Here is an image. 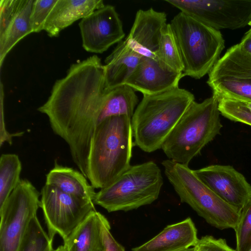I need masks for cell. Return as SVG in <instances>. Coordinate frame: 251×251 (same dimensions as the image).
Instances as JSON below:
<instances>
[{"instance_id":"cell-1","label":"cell","mask_w":251,"mask_h":251,"mask_svg":"<svg viewBox=\"0 0 251 251\" xmlns=\"http://www.w3.org/2000/svg\"><path fill=\"white\" fill-rule=\"evenodd\" d=\"M108 91L104 65L94 55L72 64L37 109L48 116L53 132L67 143L74 163L87 178L91 139Z\"/></svg>"},{"instance_id":"cell-2","label":"cell","mask_w":251,"mask_h":251,"mask_svg":"<svg viewBox=\"0 0 251 251\" xmlns=\"http://www.w3.org/2000/svg\"><path fill=\"white\" fill-rule=\"evenodd\" d=\"M133 131L126 116L108 118L97 126L91 139L87 179L95 189L109 185L131 166Z\"/></svg>"},{"instance_id":"cell-3","label":"cell","mask_w":251,"mask_h":251,"mask_svg":"<svg viewBox=\"0 0 251 251\" xmlns=\"http://www.w3.org/2000/svg\"><path fill=\"white\" fill-rule=\"evenodd\" d=\"M194 100L192 93L179 87L143 95L131 118L134 145L147 152L161 149Z\"/></svg>"},{"instance_id":"cell-4","label":"cell","mask_w":251,"mask_h":251,"mask_svg":"<svg viewBox=\"0 0 251 251\" xmlns=\"http://www.w3.org/2000/svg\"><path fill=\"white\" fill-rule=\"evenodd\" d=\"M219 100L214 96L188 107L162 145L168 159L188 165L218 134L223 126Z\"/></svg>"},{"instance_id":"cell-5","label":"cell","mask_w":251,"mask_h":251,"mask_svg":"<svg viewBox=\"0 0 251 251\" xmlns=\"http://www.w3.org/2000/svg\"><path fill=\"white\" fill-rule=\"evenodd\" d=\"M162 165L181 202L187 203L207 223L219 229H234L241 211L225 202L204 184L188 166L169 159Z\"/></svg>"},{"instance_id":"cell-6","label":"cell","mask_w":251,"mask_h":251,"mask_svg":"<svg viewBox=\"0 0 251 251\" xmlns=\"http://www.w3.org/2000/svg\"><path fill=\"white\" fill-rule=\"evenodd\" d=\"M169 24L183 64V77L200 79L209 74L225 48L220 31L181 12Z\"/></svg>"},{"instance_id":"cell-7","label":"cell","mask_w":251,"mask_h":251,"mask_svg":"<svg viewBox=\"0 0 251 251\" xmlns=\"http://www.w3.org/2000/svg\"><path fill=\"white\" fill-rule=\"evenodd\" d=\"M163 184L160 169L154 162L148 161L130 166L97 192L93 202L108 212L132 210L155 201Z\"/></svg>"},{"instance_id":"cell-8","label":"cell","mask_w":251,"mask_h":251,"mask_svg":"<svg viewBox=\"0 0 251 251\" xmlns=\"http://www.w3.org/2000/svg\"><path fill=\"white\" fill-rule=\"evenodd\" d=\"M41 193L21 179L0 208V251H18L32 218L40 207Z\"/></svg>"},{"instance_id":"cell-9","label":"cell","mask_w":251,"mask_h":251,"mask_svg":"<svg viewBox=\"0 0 251 251\" xmlns=\"http://www.w3.org/2000/svg\"><path fill=\"white\" fill-rule=\"evenodd\" d=\"M208 74L207 83L218 100L251 102V54L239 43L228 49Z\"/></svg>"},{"instance_id":"cell-10","label":"cell","mask_w":251,"mask_h":251,"mask_svg":"<svg viewBox=\"0 0 251 251\" xmlns=\"http://www.w3.org/2000/svg\"><path fill=\"white\" fill-rule=\"evenodd\" d=\"M40 207L48 229L53 239L59 234L64 240L93 210V202L64 193L55 187L45 184L41 191Z\"/></svg>"},{"instance_id":"cell-11","label":"cell","mask_w":251,"mask_h":251,"mask_svg":"<svg viewBox=\"0 0 251 251\" xmlns=\"http://www.w3.org/2000/svg\"><path fill=\"white\" fill-rule=\"evenodd\" d=\"M196 20L216 29L251 25V0H166Z\"/></svg>"},{"instance_id":"cell-12","label":"cell","mask_w":251,"mask_h":251,"mask_svg":"<svg viewBox=\"0 0 251 251\" xmlns=\"http://www.w3.org/2000/svg\"><path fill=\"white\" fill-rule=\"evenodd\" d=\"M78 25L82 47L89 52L102 53L125 35L119 16L111 5L95 10L81 19Z\"/></svg>"},{"instance_id":"cell-13","label":"cell","mask_w":251,"mask_h":251,"mask_svg":"<svg viewBox=\"0 0 251 251\" xmlns=\"http://www.w3.org/2000/svg\"><path fill=\"white\" fill-rule=\"evenodd\" d=\"M194 172L218 197L241 211L251 201V185L232 166L212 165Z\"/></svg>"},{"instance_id":"cell-14","label":"cell","mask_w":251,"mask_h":251,"mask_svg":"<svg viewBox=\"0 0 251 251\" xmlns=\"http://www.w3.org/2000/svg\"><path fill=\"white\" fill-rule=\"evenodd\" d=\"M34 0L0 1V66L13 47L32 33L30 18Z\"/></svg>"},{"instance_id":"cell-15","label":"cell","mask_w":251,"mask_h":251,"mask_svg":"<svg viewBox=\"0 0 251 251\" xmlns=\"http://www.w3.org/2000/svg\"><path fill=\"white\" fill-rule=\"evenodd\" d=\"M164 12L139 10L133 25L125 39L127 45L142 56L156 58V53L162 30L167 23Z\"/></svg>"},{"instance_id":"cell-16","label":"cell","mask_w":251,"mask_h":251,"mask_svg":"<svg viewBox=\"0 0 251 251\" xmlns=\"http://www.w3.org/2000/svg\"><path fill=\"white\" fill-rule=\"evenodd\" d=\"M182 73L164 67L155 58L142 56L127 85L143 95L158 94L178 87Z\"/></svg>"},{"instance_id":"cell-17","label":"cell","mask_w":251,"mask_h":251,"mask_svg":"<svg viewBox=\"0 0 251 251\" xmlns=\"http://www.w3.org/2000/svg\"><path fill=\"white\" fill-rule=\"evenodd\" d=\"M199 239L191 218L166 226L154 237L132 251H181L194 247Z\"/></svg>"},{"instance_id":"cell-18","label":"cell","mask_w":251,"mask_h":251,"mask_svg":"<svg viewBox=\"0 0 251 251\" xmlns=\"http://www.w3.org/2000/svg\"><path fill=\"white\" fill-rule=\"evenodd\" d=\"M109 225L103 215L92 211L63 240L65 251H104V230Z\"/></svg>"},{"instance_id":"cell-19","label":"cell","mask_w":251,"mask_h":251,"mask_svg":"<svg viewBox=\"0 0 251 251\" xmlns=\"http://www.w3.org/2000/svg\"><path fill=\"white\" fill-rule=\"evenodd\" d=\"M104 5L102 0H57L46 20L44 30L50 37H57L75 22Z\"/></svg>"},{"instance_id":"cell-20","label":"cell","mask_w":251,"mask_h":251,"mask_svg":"<svg viewBox=\"0 0 251 251\" xmlns=\"http://www.w3.org/2000/svg\"><path fill=\"white\" fill-rule=\"evenodd\" d=\"M142 57L127 45L125 40L118 43L104 61L106 88L112 89L126 85Z\"/></svg>"},{"instance_id":"cell-21","label":"cell","mask_w":251,"mask_h":251,"mask_svg":"<svg viewBox=\"0 0 251 251\" xmlns=\"http://www.w3.org/2000/svg\"><path fill=\"white\" fill-rule=\"evenodd\" d=\"M45 184L91 202H93L96 194L95 188L80 171L59 165L56 161L53 168L46 175Z\"/></svg>"},{"instance_id":"cell-22","label":"cell","mask_w":251,"mask_h":251,"mask_svg":"<svg viewBox=\"0 0 251 251\" xmlns=\"http://www.w3.org/2000/svg\"><path fill=\"white\" fill-rule=\"evenodd\" d=\"M138 102L135 90L127 85L109 89L97 126L113 116H126L131 119Z\"/></svg>"},{"instance_id":"cell-23","label":"cell","mask_w":251,"mask_h":251,"mask_svg":"<svg viewBox=\"0 0 251 251\" xmlns=\"http://www.w3.org/2000/svg\"><path fill=\"white\" fill-rule=\"evenodd\" d=\"M22 164L18 155L2 154L0 158V208L21 179Z\"/></svg>"},{"instance_id":"cell-24","label":"cell","mask_w":251,"mask_h":251,"mask_svg":"<svg viewBox=\"0 0 251 251\" xmlns=\"http://www.w3.org/2000/svg\"><path fill=\"white\" fill-rule=\"evenodd\" d=\"M156 56L164 67L172 71L183 72V64L170 24H167L162 30Z\"/></svg>"},{"instance_id":"cell-25","label":"cell","mask_w":251,"mask_h":251,"mask_svg":"<svg viewBox=\"0 0 251 251\" xmlns=\"http://www.w3.org/2000/svg\"><path fill=\"white\" fill-rule=\"evenodd\" d=\"M52 241L36 215L29 223L18 251H54Z\"/></svg>"},{"instance_id":"cell-26","label":"cell","mask_w":251,"mask_h":251,"mask_svg":"<svg viewBox=\"0 0 251 251\" xmlns=\"http://www.w3.org/2000/svg\"><path fill=\"white\" fill-rule=\"evenodd\" d=\"M220 113L226 118L251 126V102L223 99L219 101Z\"/></svg>"},{"instance_id":"cell-27","label":"cell","mask_w":251,"mask_h":251,"mask_svg":"<svg viewBox=\"0 0 251 251\" xmlns=\"http://www.w3.org/2000/svg\"><path fill=\"white\" fill-rule=\"evenodd\" d=\"M236 238V251H249L251 247V201L242 209L234 229Z\"/></svg>"},{"instance_id":"cell-28","label":"cell","mask_w":251,"mask_h":251,"mask_svg":"<svg viewBox=\"0 0 251 251\" xmlns=\"http://www.w3.org/2000/svg\"><path fill=\"white\" fill-rule=\"evenodd\" d=\"M57 0H34L30 18L33 32L44 30L46 20Z\"/></svg>"},{"instance_id":"cell-29","label":"cell","mask_w":251,"mask_h":251,"mask_svg":"<svg viewBox=\"0 0 251 251\" xmlns=\"http://www.w3.org/2000/svg\"><path fill=\"white\" fill-rule=\"evenodd\" d=\"M2 84H0V145L2 146V144L6 142L9 145L12 144V138L16 136H21L23 134V132H20L14 133H9L6 129L3 108V92L2 89Z\"/></svg>"},{"instance_id":"cell-30","label":"cell","mask_w":251,"mask_h":251,"mask_svg":"<svg viewBox=\"0 0 251 251\" xmlns=\"http://www.w3.org/2000/svg\"><path fill=\"white\" fill-rule=\"evenodd\" d=\"M110 230V225H109L105 227L104 230V251H125L124 247L113 237Z\"/></svg>"},{"instance_id":"cell-31","label":"cell","mask_w":251,"mask_h":251,"mask_svg":"<svg viewBox=\"0 0 251 251\" xmlns=\"http://www.w3.org/2000/svg\"><path fill=\"white\" fill-rule=\"evenodd\" d=\"M239 44L247 52L251 54V28L245 33Z\"/></svg>"},{"instance_id":"cell-32","label":"cell","mask_w":251,"mask_h":251,"mask_svg":"<svg viewBox=\"0 0 251 251\" xmlns=\"http://www.w3.org/2000/svg\"><path fill=\"white\" fill-rule=\"evenodd\" d=\"M194 250H195V247H193L192 248H190L188 249H186V250H183V251H194Z\"/></svg>"},{"instance_id":"cell-33","label":"cell","mask_w":251,"mask_h":251,"mask_svg":"<svg viewBox=\"0 0 251 251\" xmlns=\"http://www.w3.org/2000/svg\"><path fill=\"white\" fill-rule=\"evenodd\" d=\"M58 247L59 249V251H65L63 245L60 246Z\"/></svg>"},{"instance_id":"cell-34","label":"cell","mask_w":251,"mask_h":251,"mask_svg":"<svg viewBox=\"0 0 251 251\" xmlns=\"http://www.w3.org/2000/svg\"><path fill=\"white\" fill-rule=\"evenodd\" d=\"M195 250L194 251H199V250L197 246H195Z\"/></svg>"},{"instance_id":"cell-35","label":"cell","mask_w":251,"mask_h":251,"mask_svg":"<svg viewBox=\"0 0 251 251\" xmlns=\"http://www.w3.org/2000/svg\"><path fill=\"white\" fill-rule=\"evenodd\" d=\"M249 251H251V247L250 248V249H249Z\"/></svg>"}]
</instances>
